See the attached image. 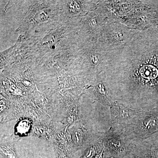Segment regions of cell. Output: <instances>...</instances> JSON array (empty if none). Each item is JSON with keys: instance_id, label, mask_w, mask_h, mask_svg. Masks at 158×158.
Instances as JSON below:
<instances>
[{"instance_id": "obj_4", "label": "cell", "mask_w": 158, "mask_h": 158, "mask_svg": "<svg viewBox=\"0 0 158 158\" xmlns=\"http://www.w3.org/2000/svg\"><path fill=\"white\" fill-rule=\"evenodd\" d=\"M139 110H133L119 102L114 101L110 107L112 129L121 131L131 124Z\"/></svg>"}, {"instance_id": "obj_7", "label": "cell", "mask_w": 158, "mask_h": 158, "mask_svg": "<svg viewBox=\"0 0 158 158\" xmlns=\"http://www.w3.org/2000/svg\"><path fill=\"white\" fill-rule=\"evenodd\" d=\"M1 152L6 158H18L14 146L10 143L1 142Z\"/></svg>"}, {"instance_id": "obj_5", "label": "cell", "mask_w": 158, "mask_h": 158, "mask_svg": "<svg viewBox=\"0 0 158 158\" xmlns=\"http://www.w3.org/2000/svg\"><path fill=\"white\" fill-rule=\"evenodd\" d=\"M124 158H158V146L145 140L134 142L132 150Z\"/></svg>"}, {"instance_id": "obj_6", "label": "cell", "mask_w": 158, "mask_h": 158, "mask_svg": "<svg viewBox=\"0 0 158 158\" xmlns=\"http://www.w3.org/2000/svg\"><path fill=\"white\" fill-rule=\"evenodd\" d=\"M97 83V84L95 86V93L97 100L105 106L111 107L114 101L110 96L107 89L102 82L100 77Z\"/></svg>"}, {"instance_id": "obj_1", "label": "cell", "mask_w": 158, "mask_h": 158, "mask_svg": "<svg viewBox=\"0 0 158 158\" xmlns=\"http://www.w3.org/2000/svg\"><path fill=\"white\" fill-rule=\"evenodd\" d=\"M158 131V107L149 111L139 110L127 127L121 131L131 141L144 140Z\"/></svg>"}, {"instance_id": "obj_8", "label": "cell", "mask_w": 158, "mask_h": 158, "mask_svg": "<svg viewBox=\"0 0 158 158\" xmlns=\"http://www.w3.org/2000/svg\"><path fill=\"white\" fill-rule=\"evenodd\" d=\"M106 158H113L111 157H106Z\"/></svg>"}, {"instance_id": "obj_2", "label": "cell", "mask_w": 158, "mask_h": 158, "mask_svg": "<svg viewBox=\"0 0 158 158\" xmlns=\"http://www.w3.org/2000/svg\"><path fill=\"white\" fill-rule=\"evenodd\" d=\"M137 31L130 29L116 19L106 25L100 36L99 46L105 52L122 47L131 39Z\"/></svg>"}, {"instance_id": "obj_3", "label": "cell", "mask_w": 158, "mask_h": 158, "mask_svg": "<svg viewBox=\"0 0 158 158\" xmlns=\"http://www.w3.org/2000/svg\"><path fill=\"white\" fill-rule=\"evenodd\" d=\"M102 140L106 157L124 158L131 152L134 146V141L127 138L121 131L110 127L105 133Z\"/></svg>"}]
</instances>
